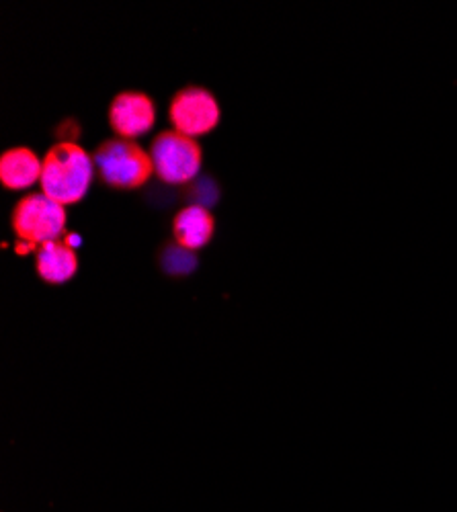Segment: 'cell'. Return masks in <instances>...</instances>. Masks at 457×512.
<instances>
[{
    "label": "cell",
    "mask_w": 457,
    "mask_h": 512,
    "mask_svg": "<svg viewBox=\"0 0 457 512\" xmlns=\"http://www.w3.org/2000/svg\"><path fill=\"white\" fill-rule=\"evenodd\" d=\"M95 170L113 189H138L152 177L154 164L144 148L128 138L105 140L93 156Z\"/></svg>",
    "instance_id": "cell-2"
},
{
    "label": "cell",
    "mask_w": 457,
    "mask_h": 512,
    "mask_svg": "<svg viewBox=\"0 0 457 512\" xmlns=\"http://www.w3.org/2000/svg\"><path fill=\"white\" fill-rule=\"evenodd\" d=\"M109 123L119 138L134 140L152 130L156 105L142 91H123L109 105Z\"/></svg>",
    "instance_id": "cell-6"
},
{
    "label": "cell",
    "mask_w": 457,
    "mask_h": 512,
    "mask_svg": "<svg viewBox=\"0 0 457 512\" xmlns=\"http://www.w3.org/2000/svg\"><path fill=\"white\" fill-rule=\"evenodd\" d=\"M160 265L169 275H187L195 269L197 259L193 250L181 244H166L160 252Z\"/></svg>",
    "instance_id": "cell-10"
},
{
    "label": "cell",
    "mask_w": 457,
    "mask_h": 512,
    "mask_svg": "<svg viewBox=\"0 0 457 512\" xmlns=\"http://www.w3.org/2000/svg\"><path fill=\"white\" fill-rule=\"evenodd\" d=\"M216 230L214 216L205 205H187L181 211H177V216L173 220V236L175 242L189 248V250H199L207 242L212 240Z\"/></svg>",
    "instance_id": "cell-8"
},
{
    "label": "cell",
    "mask_w": 457,
    "mask_h": 512,
    "mask_svg": "<svg viewBox=\"0 0 457 512\" xmlns=\"http://www.w3.org/2000/svg\"><path fill=\"white\" fill-rule=\"evenodd\" d=\"M201 146L177 130L160 132L150 146L154 173L169 185H183L197 177L201 168Z\"/></svg>",
    "instance_id": "cell-4"
},
{
    "label": "cell",
    "mask_w": 457,
    "mask_h": 512,
    "mask_svg": "<svg viewBox=\"0 0 457 512\" xmlns=\"http://www.w3.org/2000/svg\"><path fill=\"white\" fill-rule=\"evenodd\" d=\"M44 160L25 146L11 148L0 156V181L5 189H27L41 179Z\"/></svg>",
    "instance_id": "cell-9"
},
{
    "label": "cell",
    "mask_w": 457,
    "mask_h": 512,
    "mask_svg": "<svg viewBox=\"0 0 457 512\" xmlns=\"http://www.w3.org/2000/svg\"><path fill=\"white\" fill-rule=\"evenodd\" d=\"M169 119L173 130L189 138H197L210 134L220 123V105L207 89L185 87L171 99Z\"/></svg>",
    "instance_id": "cell-5"
},
{
    "label": "cell",
    "mask_w": 457,
    "mask_h": 512,
    "mask_svg": "<svg viewBox=\"0 0 457 512\" xmlns=\"http://www.w3.org/2000/svg\"><path fill=\"white\" fill-rule=\"evenodd\" d=\"M11 228L21 242L41 246L62 238L66 228V209L44 193H29L15 205L11 213Z\"/></svg>",
    "instance_id": "cell-3"
},
{
    "label": "cell",
    "mask_w": 457,
    "mask_h": 512,
    "mask_svg": "<svg viewBox=\"0 0 457 512\" xmlns=\"http://www.w3.org/2000/svg\"><path fill=\"white\" fill-rule=\"evenodd\" d=\"M35 248H39V246H35V244H29V242H19V244H17V252H19V254H27V252H33Z\"/></svg>",
    "instance_id": "cell-11"
},
{
    "label": "cell",
    "mask_w": 457,
    "mask_h": 512,
    "mask_svg": "<svg viewBox=\"0 0 457 512\" xmlns=\"http://www.w3.org/2000/svg\"><path fill=\"white\" fill-rule=\"evenodd\" d=\"M95 173V162L91 154L76 142L54 144L41 168V193L60 205L78 203L87 195Z\"/></svg>",
    "instance_id": "cell-1"
},
{
    "label": "cell",
    "mask_w": 457,
    "mask_h": 512,
    "mask_svg": "<svg viewBox=\"0 0 457 512\" xmlns=\"http://www.w3.org/2000/svg\"><path fill=\"white\" fill-rule=\"evenodd\" d=\"M35 269L41 281L50 285H62L70 281L78 271V256L74 246H70L64 236L50 240L37 248Z\"/></svg>",
    "instance_id": "cell-7"
}]
</instances>
